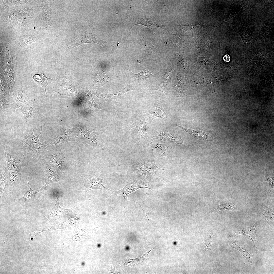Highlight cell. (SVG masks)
I'll return each instance as SVG.
<instances>
[{
    "mask_svg": "<svg viewBox=\"0 0 274 274\" xmlns=\"http://www.w3.org/2000/svg\"><path fill=\"white\" fill-rule=\"evenodd\" d=\"M41 131L37 136L33 134L35 127L25 133L21 142L22 148L26 153L39 159L42 158L44 151L49 145V144H42L40 141L38 137L42 132L41 124Z\"/></svg>",
    "mask_w": 274,
    "mask_h": 274,
    "instance_id": "6da1fadb",
    "label": "cell"
},
{
    "mask_svg": "<svg viewBox=\"0 0 274 274\" xmlns=\"http://www.w3.org/2000/svg\"><path fill=\"white\" fill-rule=\"evenodd\" d=\"M75 129L79 141L82 143L95 148L105 149L104 142L102 137L103 133L102 130L92 131L80 125L77 126Z\"/></svg>",
    "mask_w": 274,
    "mask_h": 274,
    "instance_id": "7a4b0ae2",
    "label": "cell"
},
{
    "mask_svg": "<svg viewBox=\"0 0 274 274\" xmlns=\"http://www.w3.org/2000/svg\"><path fill=\"white\" fill-rule=\"evenodd\" d=\"M6 158L9 173L10 192L13 191L18 184L21 175V163L17 157L5 151Z\"/></svg>",
    "mask_w": 274,
    "mask_h": 274,
    "instance_id": "3957f363",
    "label": "cell"
},
{
    "mask_svg": "<svg viewBox=\"0 0 274 274\" xmlns=\"http://www.w3.org/2000/svg\"><path fill=\"white\" fill-rule=\"evenodd\" d=\"M165 170L158 167L154 159L138 163L133 165L131 169L134 173L145 178L159 176Z\"/></svg>",
    "mask_w": 274,
    "mask_h": 274,
    "instance_id": "277c9868",
    "label": "cell"
},
{
    "mask_svg": "<svg viewBox=\"0 0 274 274\" xmlns=\"http://www.w3.org/2000/svg\"><path fill=\"white\" fill-rule=\"evenodd\" d=\"M150 182L142 181L130 178L128 179L126 185L123 189L117 191L111 190V193L114 195L121 196L124 198V203L126 204L128 202V197L129 194L142 188H146L152 190Z\"/></svg>",
    "mask_w": 274,
    "mask_h": 274,
    "instance_id": "5b68a950",
    "label": "cell"
},
{
    "mask_svg": "<svg viewBox=\"0 0 274 274\" xmlns=\"http://www.w3.org/2000/svg\"><path fill=\"white\" fill-rule=\"evenodd\" d=\"M94 43L103 46H105V42L100 39L93 32L85 31L75 39L68 43L64 46V49L68 51L82 44Z\"/></svg>",
    "mask_w": 274,
    "mask_h": 274,
    "instance_id": "8992f818",
    "label": "cell"
},
{
    "mask_svg": "<svg viewBox=\"0 0 274 274\" xmlns=\"http://www.w3.org/2000/svg\"><path fill=\"white\" fill-rule=\"evenodd\" d=\"M131 131L132 137L136 141H142L148 138L146 131L148 123L145 117L138 115L134 117L131 122Z\"/></svg>",
    "mask_w": 274,
    "mask_h": 274,
    "instance_id": "52a82bcc",
    "label": "cell"
},
{
    "mask_svg": "<svg viewBox=\"0 0 274 274\" xmlns=\"http://www.w3.org/2000/svg\"><path fill=\"white\" fill-rule=\"evenodd\" d=\"M77 96L82 104L84 111L88 114H94L102 109L100 105L97 104L94 101L92 94L88 89H86L85 92L79 90Z\"/></svg>",
    "mask_w": 274,
    "mask_h": 274,
    "instance_id": "ba28073f",
    "label": "cell"
},
{
    "mask_svg": "<svg viewBox=\"0 0 274 274\" xmlns=\"http://www.w3.org/2000/svg\"><path fill=\"white\" fill-rule=\"evenodd\" d=\"M102 177L97 174L85 176L83 177V191L86 193L93 189H99L110 192V189L106 187L102 182Z\"/></svg>",
    "mask_w": 274,
    "mask_h": 274,
    "instance_id": "9c48e42d",
    "label": "cell"
},
{
    "mask_svg": "<svg viewBox=\"0 0 274 274\" xmlns=\"http://www.w3.org/2000/svg\"><path fill=\"white\" fill-rule=\"evenodd\" d=\"M129 71L130 77L133 79L136 84L141 86L148 87L152 85L158 74H152L146 69L143 70L137 74L133 73L131 70Z\"/></svg>",
    "mask_w": 274,
    "mask_h": 274,
    "instance_id": "30bf717a",
    "label": "cell"
},
{
    "mask_svg": "<svg viewBox=\"0 0 274 274\" xmlns=\"http://www.w3.org/2000/svg\"><path fill=\"white\" fill-rule=\"evenodd\" d=\"M16 62L14 61L12 57H7L6 63V74L7 81L9 89V95L12 97L13 93L18 91L19 87L15 83L13 67Z\"/></svg>",
    "mask_w": 274,
    "mask_h": 274,
    "instance_id": "8fae6325",
    "label": "cell"
},
{
    "mask_svg": "<svg viewBox=\"0 0 274 274\" xmlns=\"http://www.w3.org/2000/svg\"><path fill=\"white\" fill-rule=\"evenodd\" d=\"M138 89L134 86L129 84L121 90L112 93L105 94L98 93L93 91L90 88L89 90L92 94L95 95L98 97L99 100V104L101 105L105 101H114L119 99L123 94L129 91Z\"/></svg>",
    "mask_w": 274,
    "mask_h": 274,
    "instance_id": "7c38bea8",
    "label": "cell"
},
{
    "mask_svg": "<svg viewBox=\"0 0 274 274\" xmlns=\"http://www.w3.org/2000/svg\"><path fill=\"white\" fill-rule=\"evenodd\" d=\"M79 139L74 131L67 129H62L55 135L50 144L60 145L71 141H79Z\"/></svg>",
    "mask_w": 274,
    "mask_h": 274,
    "instance_id": "4fadbf2b",
    "label": "cell"
},
{
    "mask_svg": "<svg viewBox=\"0 0 274 274\" xmlns=\"http://www.w3.org/2000/svg\"><path fill=\"white\" fill-rule=\"evenodd\" d=\"M46 159L53 166L64 172L67 168L64 157L61 152L54 151L49 152L44 155Z\"/></svg>",
    "mask_w": 274,
    "mask_h": 274,
    "instance_id": "5bb4252c",
    "label": "cell"
},
{
    "mask_svg": "<svg viewBox=\"0 0 274 274\" xmlns=\"http://www.w3.org/2000/svg\"><path fill=\"white\" fill-rule=\"evenodd\" d=\"M53 87L54 91L68 96L75 95L76 93L74 86L68 78L55 82Z\"/></svg>",
    "mask_w": 274,
    "mask_h": 274,
    "instance_id": "9a60e30c",
    "label": "cell"
},
{
    "mask_svg": "<svg viewBox=\"0 0 274 274\" xmlns=\"http://www.w3.org/2000/svg\"><path fill=\"white\" fill-rule=\"evenodd\" d=\"M147 115L148 121L150 123L154 119L157 118H160L166 120L169 119L162 105L157 99L155 100L152 107L148 110Z\"/></svg>",
    "mask_w": 274,
    "mask_h": 274,
    "instance_id": "2e32d148",
    "label": "cell"
},
{
    "mask_svg": "<svg viewBox=\"0 0 274 274\" xmlns=\"http://www.w3.org/2000/svg\"><path fill=\"white\" fill-rule=\"evenodd\" d=\"M172 72V63L169 61L165 73L161 79L156 90L162 91L164 93L169 91L171 86Z\"/></svg>",
    "mask_w": 274,
    "mask_h": 274,
    "instance_id": "e0dca14e",
    "label": "cell"
},
{
    "mask_svg": "<svg viewBox=\"0 0 274 274\" xmlns=\"http://www.w3.org/2000/svg\"><path fill=\"white\" fill-rule=\"evenodd\" d=\"M274 212V209L270 208L267 202L263 198L260 208L258 212L259 214L273 229Z\"/></svg>",
    "mask_w": 274,
    "mask_h": 274,
    "instance_id": "ac0fdd59",
    "label": "cell"
},
{
    "mask_svg": "<svg viewBox=\"0 0 274 274\" xmlns=\"http://www.w3.org/2000/svg\"><path fill=\"white\" fill-rule=\"evenodd\" d=\"M137 25H142L147 26L153 31L154 35H156L153 30L155 27H158L164 29V27L160 22L152 18L146 16H140L137 18L134 22L130 26L129 28L131 29L134 26Z\"/></svg>",
    "mask_w": 274,
    "mask_h": 274,
    "instance_id": "d6986e66",
    "label": "cell"
},
{
    "mask_svg": "<svg viewBox=\"0 0 274 274\" xmlns=\"http://www.w3.org/2000/svg\"><path fill=\"white\" fill-rule=\"evenodd\" d=\"M28 184L29 188V190L26 192L23 196L18 197L16 199L17 201L25 203H31L38 199L42 191L46 187V184H45L39 190H34L30 187L28 180Z\"/></svg>",
    "mask_w": 274,
    "mask_h": 274,
    "instance_id": "ffe728a7",
    "label": "cell"
},
{
    "mask_svg": "<svg viewBox=\"0 0 274 274\" xmlns=\"http://www.w3.org/2000/svg\"><path fill=\"white\" fill-rule=\"evenodd\" d=\"M173 85L174 88L179 96L183 97L185 95L188 86L187 81L186 78L179 74H177Z\"/></svg>",
    "mask_w": 274,
    "mask_h": 274,
    "instance_id": "44dd1931",
    "label": "cell"
},
{
    "mask_svg": "<svg viewBox=\"0 0 274 274\" xmlns=\"http://www.w3.org/2000/svg\"><path fill=\"white\" fill-rule=\"evenodd\" d=\"M147 142L150 147L156 150L162 159L168 155L172 150V146L168 144H160L151 139Z\"/></svg>",
    "mask_w": 274,
    "mask_h": 274,
    "instance_id": "7402d4cb",
    "label": "cell"
},
{
    "mask_svg": "<svg viewBox=\"0 0 274 274\" xmlns=\"http://www.w3.org/2000/svg\"><path fill=\"white\" fill-rule=\"evenodd\" d=\"M18 96L15 101L13 103V109L21 110L30 100L28 95L21 86L18 91Z\"/></svg>",
    "mask_w": 274,
    "mask_h": 274,
    "instance_id": "603a6c76",
    "label": "cell"
},
{
    "mask_svg": "<svg viewBox=\"0 0 274 274\" xmlns=\"http://www.w3.org/2000/svg\"><path fill=\"white\" fill-rule=\"evenodd\" d=\"M35 99L30 100L20 111L22 112L25 121L27 123L33 118L36 114L37 106Z\"/></svg>",
    "mask_w": 274,
    "mask_h": 274,
    "instance_id": "cb8c5ba5",
    "label": "cell"
},
{
    "mask_svg": "<svg viewBox=\"0 0 274 274\" xmlns=\"http://www.w3.org/2000/svg\"><path fill=\"white\" fill-rule=\"evenodd\" d=\"M257 222L253 225L250 227H244L242 228L237 232L236 235L242 234L253 242L255 246V241L257 232Z\"/></svg>",
    "mask_w": 274,
    "mask_h": 274,
    "instance_id": "d4e9b609",
    "label": "cell"
},
{
    "mask_svg": "<svg viewBox=\"0 0 274 274\" xmlns=\"http://www.w3.org/2000/svg\"><path fill=\"white\" fill-rule=\"evenodd\" d=\"M143 44V50L146 55L151 59L156 61L157 55L163 52L161 51L152 44L147 40L142 39Z\"/></svg>",
    "mask_w": 274,
    "mask_h": 274,
    "instance_id": "484cf974",
    "label": "cell"
},
{
    "mask_svg": "<svg viewBox=\"0 0 274 274\" xmlns=\"http://www.w3.org/2000/svg\"><path fill=\"white\" fill-rule=\"evenodd\" d=\"M45 183L46 184L60 182V178L52 165L48 163L45 165Z\"/></svg>",
    "mask_w": 274,
    "mask_h": 274,
    "instance_id": "4316f807",
    "label": "cell"
},
{
    "mask_svg": "<svg viewBox=\"0 0 274 274\" xmlns=\"http://www.w3.org/2000/svg\"><path fill=\"white\" fill-rule=\"evenodd\" d=\"M152 138L154 139L174 142L178 144H182L183 143L181 136L177 134L171 133L162 132L158 135L153 136Z\"/></svg>",
    "mask_w": 274,
    "mask_h": 274,
    "instance_id": "83f0119b",
    "label": "cell"
},
{
    "mask_svg": "<svg viewBox=\"0 0 274 274\" xmlns=\"http://www.w3.org/2000/svg\"><path fill=\"white\" fill-rule=\"evenodd\" d=\"M176 125L177 126L184 130L192 136L197 139L207 141H211L212 140V137L209 133L198 130L185 128L177 124Z\"/></svg>",
    "mask_w": 274,
    "mask_h": 274,
    "instance_id": "f1b7e54d",
    "label": "cell"
},
{
    "mask_svg": "<svg viewBox=\"0 0 274 274\" xmlns=\"http://www.w3.org/2000/svg\"><path fill=\"white\" fill-rule=\"evenodd\" d=\"M109 77L107 76L102 70H99L95 73L93 77L92 87L95 88L100 87L103 86L108 82Z\"/></svg>",
    "mask_w": 274,
    "mask_h": 274,
    "instance_id": "f546056e",
    "label": "cell"
},
{
    "mask_svg": "<svg viewBox=\"0 0 274 274\" xmlns=\"http://www.w3.org/2000/svg\"><path fill=\"white\" fill-rule=\"evenodd\" d=\"M33 78L34 81L39 85L43 87L45 90L46 98L47 99V95L46 87L50 84L54 80L48 78L45 76L43 73L37 74L34 75L33 76Z\"/></svg>",
    "mask_w": 274,
    "mask_h": 274,
    "instance_id": "4dcf8cb0",
    "label": "cell"
},
{
    "mask_svg": "<svg viewBox=\"0 0 274 274\" xmlns=\"http://www.w3.org/2000/svg\"><path fill=\"white\" fill-rule=\"evenodd\" d=\"M70 210L61 207L59 205L58 199L57 198L56 204L49 211V216L52 217H60L68 213Z\"/></svg>",
    "mask_w": 274,
    "mask_h": 274,
    "instance_id": "1f68e13d",
    "label": "cell"
},
{
    "mask_svg": "<svg viewBox=\"0 0 274 274\" xmlns=\"http://www.w3.org/2000/svg\"><path fill=\"white\" fill-rule=\"evenodd\" d=\"M6 78V73L0 71V98H6L9 94V89Z\"/></svg>",
    "mask_w": 274,
    "mask_h": 274,
    "instance_id": "d6a6232c",
    "label": "cell"
},
{
    "mask_svg": "<svg viewBox=\"0 0 274 274\" xmlns=\"http://www.w3.org/2000/svg\"><path fill=\"white\" fill-rule=\"evenodd\" d=\"M230 246L238 250L242 254L245 258L247 259L253 266V255H251L248 252L245 248V246L243 247L239 246L238 245L236 240L235 237L231 242Z\"/></svg>",
    "mask_w": 274,
    "mask_h": 274,
    "instance_id": "836d02e7",
    "label": "cell"
},
{
    "mask_svg": "<svg viewBox=\"0 0 274 274\" xmlns=\"http://www.w3.org/2000/svg\"><path fill=\"white\" fill-rule=\"evenodd\" d=\"M4 167L0 169V195L1 197L5 191L7 185V175Z\"/></svg>",
    "mask_w": 274,
    "mask_h": 274,
    "instance_id": "e575fe53",
    "label": "cell"
},
{
    "mask_svg": "<svg viewBox=\"0 0 274 274\" xmlns=\"http://www.w3.org/2000/svg\"><path fill=\"white\" fill-rule=\"evenodd\" d=\"M266 173L265 179L266 191L269 194L272 193L273 194L274 177H271L268 175L267 171Z\"/></svg>",
    "mask_w": 274,
    "mask_h": 274,
    "instance_id": "d590c367",
    "label": "cell"
},
{
    "mask_svg": "<svg viewBox=\"0 0 274 274\" xmlns=\"http://www.w3.org/2000/svg\"><path fill=\"white\" fill-rule=\"evenodd\" d=\"M237 206L231 202L222 203L219 204L215 209V211H218L223 210L226 211H234L236 208Z\"/></svg>",
    "mask_w": 274,
    "mask_h": 274,
    "instance_id": "8d00e7d4",
    "label": "cell"
},
{
    "mask_svg": "<svg viewBox=\"0 0 274 274\" xmlns=\"http://www.w3.org/2000/svg\"><path fill=\"white\" fill-rule=\"evenodd\" d=\"M223 78L216 75H213L209 80V83L211 87L214 89L216 87L220 85L223 82Z\"/></svg>",
    "mask_w": 274,
    "mask_h": 274,
    "instance_id": "74e56055",
    "label": "cell"
},
{
    "mask_svg": "<svg viewBox=\"0 0 274 274\" xmlns=\"http://www.w3.org/2000/svg\"><path fill=\"white\" fill-rule=\"evenodd\" d=\"M209 46V39L208 36H206L201 39L200 45V48L202 52L206 53L208 52Z\"/></svg>",
    "mask_w": 274,
    "mask_h": 274,
    "instance_id": "f35d334b",
    "label": "cell"
},
{
    "mask_svg": "<svg viewBox=\"0 0 274 274\" xmlns=\"http://www.w3.org/2000/svg\"><path fill=\"white\" fill-rule=\"evenodd\" d=\"M154 249L153 248L149 251H147L140 258H136L132 259H129V260H131L130 261L131 262L133 263V265H139L142 264L146 261L148 255L149 253L151 250Z\"/></svg>",
    "mask_w": 274,
    "mask_h": 274,
    "instance_id": "ab89813d",
    "label": "cell"
},
{
    "mask_svg": "<svg viewBox=\"0 0 274 274\" xmlns=\"http://www.w3.org/2000/svg\"><path fill=\"white\" fill-rule=\"evenodd\" d=\"M13 103L7 100L5 98H1L0 101V111H2L7 108H12Z\"/></svg>",
    "mask_w": 274,
    "mask_h": 274,
    "instance_id": "60d3db41",
    "label": "cell"
},
{
    "mask_svg": "<svg viewBox=\"0 0 274 274\" xmlns=\"http://www.w3.org/2000/svg\"><path fill=\"white\" fill-rule=\"evenodd\" d=\"M230 57L227 55H225L223 57V59L226 62H229L230 60Z\"/></svg>",
    "mask_w": 274,
    "mask_h": 274,
    "instance_id": "b9f144b4",
    "label": "cell"
},
{
    "mask_svg": "<svg viewBox=\"0 0 274 274\" xmlns=\"http://www.w3.org/2000/svg\"><path fill=\"white\" fill-rule=\"evenodd\" d=\"M128 247H126V249L127 250H128Z\"/></svg>",
    "mask_w": 274,
    "mask_h": 274,
    "instance_id": "7bdbcfd3",
    "label": "cell"
}]
</instances>
